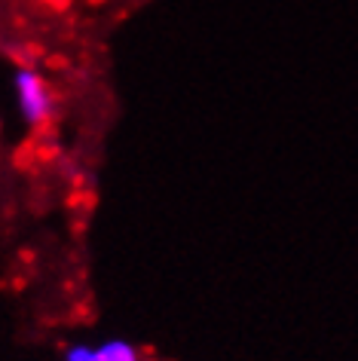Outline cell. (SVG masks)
Masks as SVG:
<instances>
[{
    "mask_svg": "<svg viewBox=\"0 0 358 361\" xmlns=\"http://www.w3.org/2000/svg\"><path fill=\"white\" fill-rule=\"evenodd\" d=\"M98 361H144L141 349L129 340H104L95 346Z\"/></svg>",
    "mask_w": 358,
    "mask_h": 361,
    "instance_id": "cell-2",
    "label": "cell"
},
{
    "mask_svg": "<svg viewBox=\"0 0 358 361\" xmlns=\"http://www.w3.org/2000/svg\"><path fill=\"white\" fill-rule=\"evenodd\" d=\"M13 98H16V111H19L25 126H31V129H43L52 120V114H56V98H52L47 77L31 65L16 68Z\"/></svg>",
    "mask_w": 358,
    "mask_h": 361,
    "instance_id": "cell-1",
    "label": "cell"
},
{
    "mask_svg": "<svg viewBox=\"0 0 358 361\" xmlns=\"http://www.w3.org/2000/svg\"><path fill=\"white\" fill-rule=\"evenodd\" d=\"M61 361H98V352L89 343H74V346L65 349V358Z\"/></svg>",
    "mask_w": 358,
    "mask_h": 361,
    "instance_id": "cell-3",
    "label": "cell"
}]
</instances>
